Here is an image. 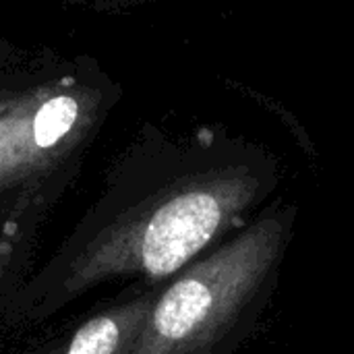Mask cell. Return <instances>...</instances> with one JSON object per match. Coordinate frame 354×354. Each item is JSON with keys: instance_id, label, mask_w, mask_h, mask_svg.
<instances>
[{"instance_id": "cell-5", "label": "cell", "mask_w": 354, "mask_h": 354, "mask_svg": "<svg viewBox=\"0 0 354 354\" xmlns=\"http://www.w3.org/2000/svg\"><path fill=\"white\" fill-rule=\"evenodd\" d=\"M77 114H79V106L73 97L58 95L48 100L33 118L35 143L46 151L56 147L73 131Z\"/></svg>"}, {"instance_id": "cell-2", "label": "cell", "mask_w": 354, "mask_h": 354, "mask_svg": "<svg viewBox=\"0 0 354 354\" xmlns=\"http://www.w3.org/2000/svg\"><path fill=\"white\" fill-rule=\"evenodd\" d=\"M299 207L284 199L158 286L131 354H234L280 284Z\"/></svg>"}, {"instance_id": "cell-4", "label": "cell", "mask_w": 354, "mask_h": 354, "mask_svg": "<svg viewBox=\"0 0 354 354\" xmlns=\"http://www.w3.org/2000/svg\"><path fill=\"white\" fill-rule=\"evenodd\" d=\"M50 205L48 193H33L0 216V336L2 317L33 274V253Z\"/></svg>"}, {"instance_id": "cell-6", "label": "cell", "mask_w": 354, "mask_h": 354, "mask_svg": "<svg viewBox=\"0 0 354 354\" xmlns=\"http://www.w3.org/2000/svg\"><path fill=\"white\" fill-rule=\"evenodd\" d=\"M353 354H354V348H353Z\"/></svg>"}, {"instance_id": "cell-1", "label": "cell", "mask_w": 354, "mask_h": 354, "mask_svg": "<svg viewBox=\"0 0 354 354\" xmlns=\"http://www.w3.org/2000/svg\"><path fill=\"white\" fill-rule=\"evenodd\" d=\"M280 185L261 145L207 139L156 185L108 195L37 268L2 317V332L37 328L104 284L160 286L241 230Z\"/></svg>"}, {"instance_id": "cell-3", "label": "cell", "mask_w": 354, "mask_h": 354, "mask_svg": "<svg viewBox=\"0 0 354 354\" xmlns=\"http://www.w3.org/2000/svg\"><path fill=\"white\" fill-rule=\"evenodd\" d=\"M158 286H129L112 303L91 311L52 340L25 354H131Z\"/></svg>"}]
</instances>
